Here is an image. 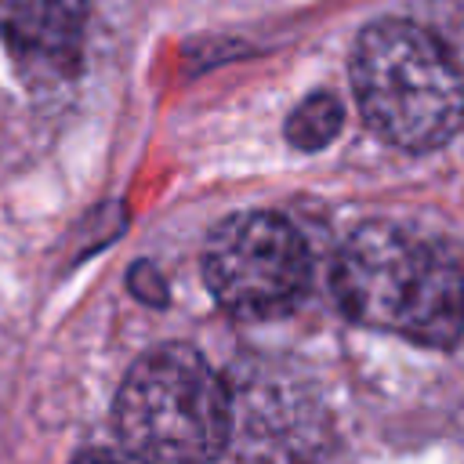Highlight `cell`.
Here are the masks:
<instances>
[{"label": "cell", "instance_id": "cell-6", "mask_svg": "<svg viewBox=\"0 0 464 464\" xmlns=\"http://www.w3.org/2000/svg\"><path fill=\"white\" fill-rule=\"evenodd\" d=\"M341 120H344V109L334 94L319 91V94H308L286 120V138L290 145L297 149H323L337 130H341Z\"/></svg>", "mask_w": 464, "mask_h": 464}, {"label": "cell", "instance_id": "cell-1", "mask_svg": "<svg viewBox=\"0 0 464 464\" xmlns=\"http://www.w3.org/2000/svg\"><path fill=\"white\" fill-rule=\"evenodd\" d=\"M341 312L413 344L450 348L464 337V272L428 239L388 225H359L334 261Z\"/></svg>", "mask_w": 464, "mask_h": 464}, {"label": "cell", "instance_id": "cell-2", "mask_svg": "<svg viewBox=\"0 0 464 464\" xmlns=\"http://www.w3.org/2000/svg\"><path fill=\"white\" fill-rule=\"evenodd\" d=\"M355 102L377 138L406 152H428L464 127V69L424 25L381 18L352 51Z\"/></svg>", "mask_w": 464, "mask_h": 464}, {"label": "cell", "instance_id": "cell-5", "mask_svg": "<svg viewBox=\"0 0 464 464\" xmlns=\"http://www.w3.org/2000/svg\"><path fill=\"white\" fill-rule=\"evenodd\" d=\"M87 0H0V36L36 76H65L83 54Z\"/></svg>", "mask_w": 464, "mask_h": 464}, {"label": "cell", "instance_id": "cell-3", "mask_svg": "<svg viewBox=\"0 0 464 464\" xmlns=\"http://www.w3.org/2000/svg\"><path fill=\"white\" fill-rule=\"evenodd\" d=\"M112 417L134 457L203 460L232 442V392L188 344L145 352L127 370Z\"/></svg>", "mask_w": 464, "mask_h": 464}, {"label": "cell", "instance_id": "cell-4", "mask_svg": "<svg viewBox=\"0 0 464 464\" xmlns=\"http://www.w3.org/2000/svg\"><path fill=\"white\" fill-rule=\"evenodd\" d=\"M203 276L221 308L243 319H268L304 294L308 246L286 218L243 210L207 236Z\"/></svg>", "mask_w": 464, "mask_h": 464}]
</instances>
